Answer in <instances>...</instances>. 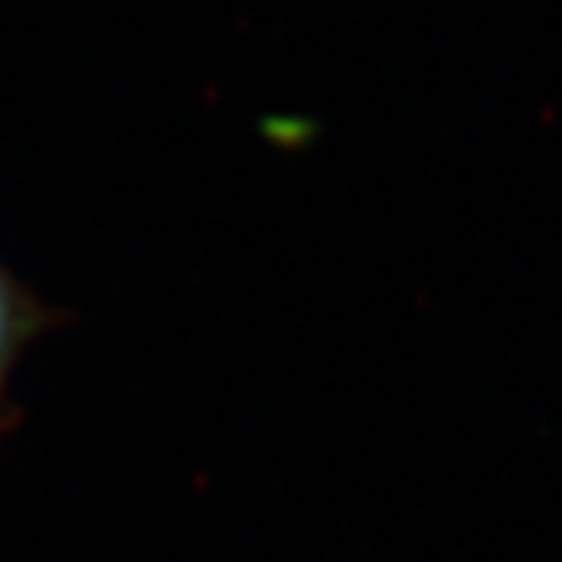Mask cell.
Returning <instances> with one entry per match:
<instances>
[{"instance_id":"6da1fadb","label":"cell","mask_w":562,"mask_h":562,"mask_svg":"<svg viewBox=\"0 0 562 562\" xmlns=\"http://www.w3.org/2000/svg\"><path fill=\"white\" fill-rule=\"evenodd\" d=\"M42 326H45V308L37 305V299L4 265H0V417H4V400H8L14 370Z\"/></svg>"}]
</instances>
